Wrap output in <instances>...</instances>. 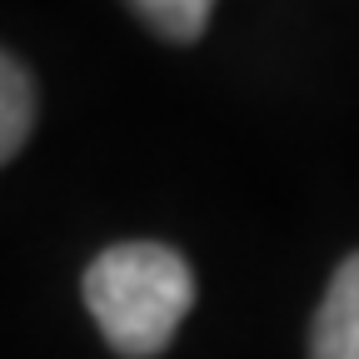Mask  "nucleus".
Returning a JSON list of instances; mask_svg holds the SVG:
<instances>
[{"mask_svg":"<svg viewBox=\"0 0 359 359\" xmlns=\"http://www.w3.org/2000/svg\"><path fill=\"white\" fill-rule=\"evenodd\" d=\"M210 6H215V0H130V11L140 15L155 35H165L175 45H190V40L205 35Z\"/></svg>","mask_w":359,"mask_h":359,"instance_id":"4","label":"nucleus"},{"mask_svg":"<svg viewBox=\"0 0 359 359\" xmlns=\"http://www.w3.org/2000/svg\"><path fill=\"white\" fill-rule=\"evenodd\" d=\"M195 304V275L180 250L155 240L110 245L85 269V309L125 359L160 354Z\"/></svg>","mask_w":359,"mask_h":359,"instance_id":"1","label":"nucleus"},{"mask_svg":"<svg viewBox=\"0 0 359 359\" xmlns=\"http://www.w3.org/2000/svg\"><path fill=\"white\" fill-rule=\"evenodd\" d=\"M0 110H6L0 115V155L15 160L35 125V80L15 55H6V65H0Z\"/></svg>","mask_w":359,"mask_h":359,"instance_id":"3","label":"nucleus"},{"mask_svg":"<svg viewBox=\"0 0 359 359\" xmlns=\"http://www.w3.org/2000/svg\"><path fill=\"white\" fill-rule=\"evenodd\" d=\"M309 359H359V250L330 275L309 325Z\"/></svg>","mask_w":359,"mask_h":359,"instance_id":"2","label":"nucleus"}]
</instances>
